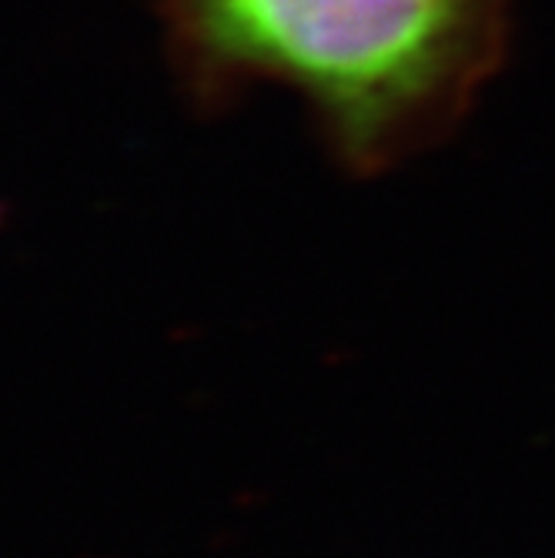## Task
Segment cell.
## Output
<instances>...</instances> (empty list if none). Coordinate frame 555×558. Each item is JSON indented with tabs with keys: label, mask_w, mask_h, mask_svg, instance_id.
<instances>
[{
	"label": "cell",
	"mask_w": 555,
	"mask_h": 558,
	"mask_svg": "<svg viewBox=\"0 0 555 558\" xmlns=\"http://www.w3.org/2000/svg\"><path fill=\"white\" fill-rule=\"evenodd\" d=\"M197 94L294 90L378 174L448 134L506 58L509 0H155Z\"/></svg>",
	"instance_id": "obj_1"
}]
</instances>
